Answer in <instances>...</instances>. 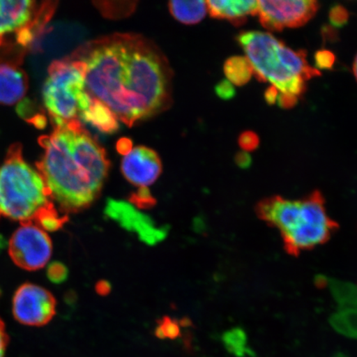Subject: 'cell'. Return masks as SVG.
Wrapping results in <instances>:
<instances>
[{"label": "cell", "mask_w": 357, "mask_h": 357, "mask_svg": "<svg viewBox=\"0 0 357 357\" xmlns=\"http://www.w3.org/2000/svg\"><path fill=\"white\" fill-rule=\"evenodd\" d=\"M52 203L41 173L26 162L21 145H12L0 166V218L33 222Z\"/></svg>", "instance_id": "cell-5"}, {"label": "cell", "mask_w": 357, "mask_h": 357, "mask_svg": "<svg viewBox=\"0 0 357 357\" xmlns=\"http://www.w3.org/2000/svg\"><path fill=\"white\" fill-rule=\"evenodd\" d=\"M236 40L259 82H270L280 93L298 98L306 91V82L321 75L307 63L305 51L293 50L269 33L243 31Z\"/></svg>", "instance_id": "cell-4"}, {"label": "cell", "mask_w": 357, "mask_h": 357, "mask_svg": "<svg viewBox=\"0 0 357 357\" xmlns=\"http://www.w3.org/2000/svg\"><path fill=\"white\" fill-rule=\"evenodd\" d=\"M222 342L226 349L236 357L252 355L248 345L247 335L243 329L236 328L222 335Z\"/></svg>", "instance_id": "cell-19"}, {"label": "cell", "mask_w": 357, "mask_h": 357, "mask_svg": "<svg viewBox=\"0 0 357 357\" xmlns=\"http://www.w3.org/2000/svg\"><path fill=\"white\" fill-rule=\"evenodd\" d=\"M43 97L53 125L79 120V115L93 100L86 91L83 62L71 56L53 61L49 66Z\"/></svg>", "instance_id": "cell-6"}, {"label": "cell", "mask_w": 357, "mask_h": 357, "mask_svg": "<svg viewBox=\"0 0 357 357\" xmlns=\"http://www.w3.org/2000/svg\"><path fill=\"white\" fill-rule=\"evenodd\" d=\"M227 79L236 86L247 84L254 75L253 67L247 56L229 58L223 66Z\"/></svg>", "instance_id": "cell-17"}, {"label": "cell", "mask_w": 357, "mask_h": 357, "mask_svg": "<svg viewBox=\"0 0 357 357\" xmlns=\"http://www.w3.org/2000/svg\"><path fill=\"white\" fill-rule=\"evenodd\" d=\"M329 21L334 28H342L349 20V13L345 7L336 4L329 11Z\"/></svg>", "instance_id": "cell-24"}, {"label": "cell", "mask_w": 357, "mask_h": 357, "mask_svg": "<svg viewBox=\"0 0 357 357\" xmlns=\"http://www.w3.org/2000/svg\"><path fill=\"white\" fill-rule=\"evenodd\" d=\"M256 212L260 220L280 231L285 252L296 257L327 243L338 227L328 215L319 190L298 199L272 196L260 201Z\"/></svg>", "instance_id": "cell-3"}, {"label": "cell", "mask_w": 357, "mask_h": 357, "mask_svg": "<svg viewBox=\"0 0 357 357\" xmlns=\"http://www.w3.org/2000/svg\"><path fill=\"white\" fill-rule=\"evenodd\" d=\"M28 88V77L20 63L0 61V104H17L24 99Z\"/></svg>", "instance_id": "cell-13"}, {"label": "cell", "mask_w": 357, "mask_h": 357, "mask_svg": "<svg viewBox=\"0 0 357 357\" xmlns=\"http://www.w3.org/2000/svg\"><path fill=\"white\" fill-rule=\"evenodd\" d=\"M319 8V3L315 0H262L258 1V16L265 29L281 32L284 29L300 28L306 24Z\"/></svg>", "instance_id": "cell-8"}, {"label": "cell", "mask_w": 357, "mask_h": 357, "mask_svg": "<svg viewBox=\"0 0 357 357\" xmlns=\"http://www.w3.org/2000/svg\"><path fill=\"white\" fill-rule=\"evenodd\" d=\"M53 126L51 134L39 138L44 153L37 169L52 199L66 213L77 212L100 195L109 160L79 120Z\"/></svg>", "instance_id": "cell-2"}, {"label": "cell", "mask_w": 357, "mask_h": 357, "mask_svg": "<svg viewBox=\"0 0 357 357\" xmlns=\"http://www.w3.org/2000/svg\"><path fill=\"white\" fill-rule=\"evenodd\" d=\"M155 334L160 339H176L181 336L180 324L176 321L165 317L159 321Z\"/></svg>", "instance_id": "cell-23"}, {"label": "cell", "mask_w": 357, "mask_h": 357, "mask_svg": "<svg viewBox=\"0 0 357 357\" xmlns=\"http://www.w3.org/2000/svg\"><path fill=\"white\" fill-rule=\"evenodd\" d=\"M117 150L120 154L126 155L132 150V142L128 138H121L118 142Z\"/></svg>", "instance_id": "cell-34"}, {"label": "cell", "mask_w": 357, "mask_h": 357, "mask_svg": "<svg viewBox=\"0 0 357 357\" xmlns=\"http://www.w3.org/2000/svg\"><path fill=\"white\" fill-rule=\"evenodd\" d=\"M169 10L176 20L185 24H195L204 20L208 12L205 1H172Z\"/></svg>", "instance_id": "cell-16"}, {"label": "cell", "mask_w": 357, "mask_h": 357, "mask_svg": "<svg viewBox=\"0 0 357 357\" xmlns=\"http://www.w3.org/2000/svg\"><path fill=\"white\" fill-rule=\"evenodd\" d=\"M8 253L13 263L22 270L38 271L50 260L52 243L46 231L35 223H21L8 243Z\"/></svg>", "instance_id": "cell-7"}, {"label": "cell", "mask_w": 357, "mask_h": 357, "mask_svg": "<svg viewBox=\"0 0 357 357\" xmlns=\"http://www.w3.org/2000/svg\"><path fill=\"white\" fill-rule=\"evenodd\" d=\"M298 98L294 96L284 95L280 93L278 97V102L281 108L288 109L293 108L298 104Z\"/></svg>", "instance_id": "cell-30"}, {"label": "cell", "mask_w": 357, "mask_h": 357, "mask_svg": "<svg viewBox=\"0 0 357 357\" xmlns=\"http://www.w3.org/2000/svg\"><path fill=\"white\" fill-rule=\"evenodd\" d=\"M121 171L131 184L141 188L153 185L158 180L162 171V165L155 151L139 146L124 155Z\"/></svg>", "instance_id": "cell-11"}, {"label": "cell", "mask_w": 357, "mask_h": 357, "mask_svg": "<svg viewBox=\"0 0 357 357\" xmlns=\"http://www.w3.org/2000/svg\"><path fill=\"white\" fill-rule=\"evenodd\" d=\"M54 296L39 285L26 283L16 290L13 314L17 322L33 327L47 324L56 314Z\"/></svg>", "instance_id": "cell-9"}, {"label": "cell", "mask_w": 357, "mask_h": 357, "mask_svg": "<svg viewBox=\"0 0 357 357\" xmlns=\"http://www.w3.org/2000/svg\"><path fill=\"white\" fill-rule=\"evenodd\" d=\"M352 70H354V73L357 82V54L355 57L354 62V67H352Z\"/></svg>", "instance_id": "cell-36"}, {"label": "cell", "mask_w": 357, "mask_h": 357, "mask_svg": "<svg viewBox=\"0 0 357 357\" xmlns=\"http://www.w3.org/2000/svg\"><path fill=\"white\" fill-rule=\"evenodd\" d=\"M235 162L238 167L242 169H248L251 167L252 160V156L245 151H240L235 155Z\"/></svg>", "instance_id": "cell-31"}, {"label": "cell", "mask_w": 357, "mask_h": 357, "mask_svg": "<svg viewBox=\"0 0 357 357\" xmlns=\"http://www.w3.org/2000/svg\"><path fill=\"white\" fill-rule=\"evenodd\" d=\"M79 119L106 134L114 133L119 128V119L113 112L95 98H93L91 106L79 115Z\"/></svg>", "instance_id": "cell-15"}, {"label": "cell", "mask_w": 357, "mask_h": 357, "mask_svg": "<svg viewBox=\"0 0 357 357\" xmlns=\"http://www.w3.org/2000/svg\"><path fill=\"white\" fill-rule=\"evenodd\" d=\"M216 95L223 100L234 99L236 96V91L233 84L227 79H223L218 83L215 87Z\"/></svg>", "instance_id": "cell-29"}, {"label": "cell", "mask_w": 357, "mask_h": 357, "mask_svg": "<svg viewBox=\"0 0 357 357\" xmlns=\"http://www.w3.org/2000/svg\"><path fill=\"white\" fill-rule=\"evenodd\" d=\"M130 200L132 205H137L138 208H142L153 207L155 204V199L146 187H141L136 193L132 195Z\"/></svg>", "instance_id": "cell-25"}, {"label": "cell", "mask_w": 357, "mask_h": 357, "mask_svg": "<svg viewBox=\"0 0 357 357\" xmlns=\"http://www.w3.org/2000/svg\"><path fill=\"white\" fill-rule=\"evenodd\" d=\"M336 61V56L331 51L319 50L315 53L314 62L316 68L319 70H331Z\"/></svg>", "instance_id": "cell-28"}, {"label": "cell", "mask_w": 357, "mask_h": 357, "mask_svg": "<svg viewBox=\"0 0 357 357\" xmlns=\"http://www.w3.org/2000/svg\"><path fill=\"white\" fill-rule=\"evenodd\" d=\"M47 275L52 283L61 284L68 278V270L62 263L53 262L47 267Z\"/></svg>", "instance_id": "cell-26"}, {"label": "cell", "mask_w": 357, "mask_h": 357, "mask_svg": "<svg viewBox=\"0 0 357 357\" xmlns=\"http://www.w3.org/2000/svg\"><path fill=\"white\" fill-rule=\"evenodd\" d=\"M39 6L30 0H0V45L6 35L28 28Z\"/></svg>", "instance_id": "cell-12"}, {"label": "cell", "mask_w": 357, "mask_h": 357, "mask_svg": "<svg viewBox=\"0 0 357 357\" xmlns=\"http://www.w3.org/2000/svg\"><path fill=\"white\" fill-rule=\"evenodd\" d=\"M110 289V284L108 282H106V281H101V282L98 284L96 287L97 292L101 294V296H106V294H108Z\"/></svg>", "instance_id": "cell-35"}, {"label": "cell", "mask_w": 357, "mask_h": 357, "mask_svg": "<svg viewBox=\"0 0 357 357\" xmlns=\"http://www.w3.org/2000/svg\"><path fill=\"white\" fill-rule=\"evenodd\" d=\"M67 220L68 217L58 212L54 204L52 203L40 211L33 223L45 231H56L65 225Z\"/></svg>", "instance_id": "cell-18"}, {"label": "cell", "mask_w": 357, "mask_h": 357, "mask_svg": "<svg viewBox=\"0 0 357 357\" xmlns=\"http://www.w3.org/2000/svg\"><path fill=\"white\" fill-rule=\"evenodd\" d=\"M8 342V337L6 333V325L0 319V357L6 356V348Z\"/></svg>", "instance_id": "cell-32"}, {"label": "cell", "mask_w": 357, "mask_h": 357, "mask_svg": "<svg viewBox=\"0 0 357 357\" xmlns=\"http://www.w3.org/2000/svg\"><path fill=\"white\" fill-rule=\"evenodd\" d=\"M105 213L123 229L135 233L147 245H155L166 238V227L156 226L150 217L138 211L131 204L122 200L108 199Z\"/></svg>", "instance_id": "cell-10"}, {"label": "cell", "mask_w": 357, "mask_h": 357, "mask_svg": "<svg viewBox=\"0 0 357 357\" xmlns=\"http://www.w3.org/2000/svg\"><path fill=\"white\" fill-rule=\"evenodd\" d=\"M71 57L84 64L86 91L128 127L166 110L172 71L153 43L134 33L88 42Z\"/></svg>", "instance_id": "cell-1"}, {"label": "cell", "mask_w": 357, "mask_h": 357, "mask_svg": "<svg viewBox=\"0 0 357 357\" xmlns=\"http://www.w3.org/2000/svg\"><path fill=\"white\" fill-rule=\"evenodd\" d=\"M280 92L274 86L268 88L265 92V100L268 105H274L278 102Z\"/></svg>", "instance_id": "cell-33"}, {"label": "cell", "mask_w": 357, "mask_h": 357, "mask_svg": "<svg viewBox=\"0 0 357 357\" xmlns=\"http://www.w3.org/2000/svg\"><path fill=\"white\" fill-rule=\"evenodd\" d=\"M333 327L347 337L357 339V309L342 310L331 319Z\"/></svg>", "instance_id": "cell-20"}, {"label": "cell", "mask_w": 357, "mask_h": 357, "mask_svg": "<svg viewBox=\"0 0 357 357\" xmlns=\"http://www.w3.org/2000/svg\"><path fill=\"white\" fill-rule=\"evenodd\" d=\"M206 3L213 19L229 20L235 26L244 24L249 15H258L255 0H218Z\"/></svg>", "instance_id": "cell-14"}, {"label": "cell", "mask_w": 357, "mask_h": 357, "mask_svg": "<svg viewBox=\"0 0 357 357\" xmlns=\"http://www.w3.org/2000/svg\"><path fill=\"white\" fill-rule=\"evenodd\" d=\"M137 2L132 1H100L93 2L101 15L110 20L126 17L136 10Z\"/></svg>", "instance_id": "cell-21"}, {"label": "cell", "mask_w": 357, "mask_h": 357, "mask_svg": "<svg viewBox=\"0 0 357 357\" xmlns=\"http://www.w3.org/2000/svg\"><path fill=\"white\" fill-rule=\"evenodd\" d=\"M332 291L342 310L357 309V289L354 285L333 281Z\"/></svg>", "instance_id": "cell-22"}, {"label": "cell", "mask_w": 357, "mask_h": 357, "mask_svg": "<svg viewBox=\"0 0 357 357\" xmlns=\"http://www.w3.org/2000/svg\"><path fill=\"white\" fill-rule=\"evenodd\" d=\"M238 144L245 153L255 151L260 144V138L256 132L252 131L243 132L238 138Z\"/></svg>", "instance_id": "cell-27"}]
</instances>
